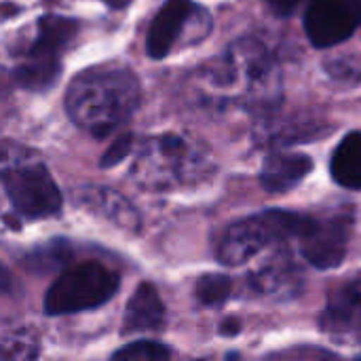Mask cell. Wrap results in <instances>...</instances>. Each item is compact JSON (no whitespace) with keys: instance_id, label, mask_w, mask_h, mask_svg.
<instances>
[{"instance_id":"15","label":"cell","mask_w":361,"mask_h":361,"mask_svg":"<svg viewBox=\"0 0 361 361\" xmlns=\"http://www.w3.org/2000/svg\"><path fill=\"white\" fill-rule=\"evenodd\" d=\"M76 203L110 222H114L121 228L137 231L140 228V216L131 207V203L118 195L112 188L106 186H82L76 190Z\"/></svg>"},{"instance_id":"24","label":"cell","mask_w":361,"mask_h":361,"mask_svg":"<svg viewBox=\"0 0 361 361\" xmlns=\"http://www.w3.org/2000/svg\"><path fill=\"white\" fill-rule=\"evenodd\" d=\"M241 332V322L237 317H226L222 324H220V334L222 336H237Z\"/></svg>"},{"instance_id":"12","label":"cell","mask_w":361,"mask_h":361,"mask_svg":"<svg viewBox=\"0 0 361 361\" xmlns=\"http://www.w3.org/2000/svg\"><path fill=\"white\" fill-rule=\"evenodd\" d=\"M361 326V277L341 283L328 298L319 317L324 332H349Z\"/></svg>"},{"instance_id":"20","label":"cell","mask_w":361,"mask_h":361,"mask_svg":"<svg viewBox=\"0 0 361 361\" xmlns=\"http://www.w3.org/2000/svg\"><path fill=\"white\" fill-rule=\"evenodd\" d=\"M233 294V281L228 275L222 273H207L201 275L197 281V298L205 307L224 305Z\"/></svg>"},{"instance_id":"26","label":"cell","mask_w":361,"mask_h":361,"mask_svg":"<svg viewBox=\"0 0 361 361\" xmlns=\"http://www.w3.org/2000/svg\"><path fill=\"white\" fill-rule=\"evenodd\" d=\"M351 4H353V8H355V13H357V19H360V25H361V0H349Z\"/></svg>"},{"instance_id":"9","label":"cell","mask_w":361,"mask_h":361,"mask_svg":"<svg viewBox=\"0 0 361 361\" xmlns=\"http://www.w3.org/2000/svg\"><path fill=\"white\" fill-rule=\"evenodd\" d=\"M250 286L260 296L286 302L302 292L305 281L292 252L281 247L279 243V247L273 250V254L250 273Z\"/></svg>"},{"instance_id":"10","label":"cell","mask_w":361,"mask_h":361,"mask_svg":"<svg viewBox=\"0 0 361 361\" xmlns=\"http://www.w3.org/2000/svg\"><path fill=\"white\" fill-rule=\"evenodd\" d=\"M199 6L192 0H167L159 13L152 17L148 36H146V53L152 59H163L176 47L188 21L197 15Z\"/></svg>"},{"instance_id":"8","label":"cell","mask_w":361,"mask_h":361,"mask_svg":"<svg viewBox=\"0 0 361 361\" xmlns=\"http://www.w3.org/2000/svg\"><path fill=\"white\" fill-rule=\"evenodd\" d=\"M357 25L360 19L349 0H311L305 13V32L317 49L345 42Z\"/></svg>"},{"instance_id":"11","label":"cell","mask_w":361,"mask_h":361,"mask_svg":"<svg viewBox=\"0 0 361 361\" xmlns=\"http://www.w3.org/2000/svg\"><path fill=\"white\" fill-rule=\"evenodd\" d=\"M165 305L157 288L152 283H140L125 307L121 334L131 336L144 332H161L165 328Z\"/></svg>"},{"instance_id":"22","label":"cell","mask_w":361,"mask_h":361,"mask_svg":"<svg viewBox=\"0 0 361 361\" xmlns=\"http://www.w3.org/2000/svg\"><path fill=\"white\" fill-rule=\"evenodd\" d=\"M131 150H133V133H123V135H118L110 146H108V150L102 154V159H99V167L102 169H110V167H114V165H118L121 161H125L129 154H131Z\"/></svg>"},{"instance_id":"7","label":"cell","mask_w":361,"mask_h":361,"mask_svg":"<svg viewBox=\"0 0 361 361\" xmlns=\"http://www.w3.org/2000/svg\"><path fill=\"white\" fill-rule=\"evenodd\" d=\"M199 159L190 150V144L178 135H163L148 144L146 152L140 157L133 173L146 186H167L173 182H184Z\"/></svg>"},{"instance_id":"21","label":"cell","mask_w":361,"mask_h":361,"mask_svg":"<svg viewBox=\"0 0 361 361\" xmlns=\"http://www.w3.org/2000/svg\"><path fill=\"white\" fill-rule=\"evenodd\" d=\"M173 355V351L157 341H137L131 343L118 351L112 353V360H125V361H159L169 360Z\"/></svg>"},{"instance_id":"3","label":"cell","mask_w":361,"mask_h":361,"mask_svg":"<svg viewBox=\"0 0 361 361\" xmlns=\"http://www.w3.org/2000/svg\"><path fill=\"white\" fill-rule=\"evenodd\" d=\"M121 288V277L99 262H82L61 271L44 294L47 315H72L106 305Z\"/></svg>"},{"instance_id":"16","label":"cell","mask_w":361,"mask_h":361,"mask_svg":"<svg viewBox=\"0 0 361 361\" xmlns=\"http://www.w3.org/2000/svg\"><path fill=\"white\" fill-rule=\"evenodd\" d=\"M330 173L338 186L361 190V131H351L341 140L330 161Z\"/></svg>"},{"instance_id":"13","label":"cell","mask_w":361,"mask_h":361,"mask_svg":"<svg viewBox=\"0 0 361 361\" xmlns=\"http://www.w3.org/2000/svg\"><path fill=\"white\" fill-rule=\"evenodd\" d=\"M78 21L63 17V15H42L36 23V32L32 44L25 49V57H40V59H61L63 49L76 38Z\"/></svg>"},{"instance_id":"1","label":"cell","mask_w":361,"mask_h":361,"mask_svg":"<svg viewBox=\"0 0 361 361\" xmlns=\"http://www.w3.org/2000/svg\"><path fill=\"white\" fill-rule=\"evenodd\" d=\"M142 102L137 76L123 66H97L72 78L66 112L76 127L102 140L127 123Z\"/></svg>"},{"instance_id":"19","label":"cell","mask_w":361,"mask_h":361,"mask_svg":"<svg viewBox=\"0 0 361 361\" xmlns=\"http://www.w3.org/2000/svg\"><path fill=\"white\" fill-rule=\"evenodd\" d=\"M2 360L4 361H25L38 357V341L32 332L6 330L2 336Z\"/></svg>"},{"instance_id":"2","label":"cell","mask_w":361,"mask_h":361,"mask_svg":"<svg viewBox=\"0 0 361 361\" xmlns=\"http://www.w3.org/2000/svg\"><path fill=\"white\" fill-rule=\"evenodd\" d=\"M313 216L290 209H264L237 220L226 228L218 245V260L224 267H239L262 254L269 245L300 239L311 226Z\"/></svg>"},{"instance_id":"14","label":"cell","mask_w":361,"mask_h":361,"mask_svg":"<svg viewBox=\"0 0 361 361\" xmlns=\"http://www.w3.org/2000/svg\"><path fill=\"white\" fill-rule=\"evenodd\" d=\"M313 171V159L294 152H275L264 159L260 184L271 195H283Z\"/></svg>"},{"instance_id":"23","label":"cell","mask_w":361,"mask_h":361,"mask_svg":"<svg viewBox=\"0 0 361 361\" xmlns=\"http://www.w3.org/2000/svg\"><path fill=\"white\" fill-rule=\"evenodd\" d=\"M302 0H267L269 8L277 15V17H290L296 13V8L300 6Z\"/></svg>"},{"instance_id":"25","label":"cell","mask_w":361,"mask_h":361,"mask_svg":"<svg viewBox=\"0 0 361 361\" xmlns=\"http://www.w3.org/2000/svg\"><path fill=\"white\" fill-rule=\"evenodd\" d=\"M108 8H125V6H129L133 0H102Z\"/></svg>"},{"instance_id":"18","label":"cell","mask_w":361,"mask_h":361,"mask_svg":"<svg viewBox=\"0 0 361 361\" xmlns=\"http://www.w3.org/2000/svg\"><path fill=\"white\" fill-rule=\"evenodd\" d=\"M72 245L66 239H51L23 256V267L34 275H53L63 271L72 260Z\"/></svg>"},{"instance_id":"5","label":"cell","mask_w":361,"mask_h":361,"mask_svg":"<svg viewBox=\"0 0 361 361\" xmlns=\"http://www.w3.org/2000/svg\"><path fill=\"white\" fill-rule=\"evenodd\" d=\"M216 87H233L235 82L245 85V97L254 104L273 102L279 89V70L269 49L258 40H241L218 59L212 72Z\"/></svg>"},{"instance_id":"6","label":"cell","mask_w":361,"mask_h":361,"mask_svg":"<svg viewBox=\"0 0 361 361\" xmlns=\"http://www.w3.org/2000/svg\"><path fill=\"white\" fill-rule=\"evenodd\" d=\"M353 222L355 216L351 207L324 218H313L311 226L300 237V252L305 260L322 271L336 269L347 256Z\"/></svg>"},{"instance_id":"17","label":"cell","mask_w":361,"mask_h":361,"mask_svg":"<svg viewBox=\"0 0 361 361\" xmlns=\"http://www.w3.org/2000/svg\"><path fill=\"white\" fill-rule=\"evenodd\" d=\"M61 76V59H40V57H21L13 68V80L17 87L27 91H47L57 85Z\"/></svg>"},{"instance_id":"4","label":"cell","mask_w":361,"mask_h":361,"mask_svg":"<svg viewBox=\"0 0 361 361\" xmlns=\"http://www.w3.org/2000/svg\"><path fill=\"white\" fill-rule=\"evenodd\" d=\"M2 186L13 212L27 220H42L61 212V190L36 159H17L13 163L4 159Z\"/></svg>"}]
</instances>
